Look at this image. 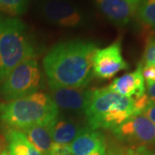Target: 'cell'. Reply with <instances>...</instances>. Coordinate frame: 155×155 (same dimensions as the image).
Instances as JSON below:
<instances>
[{
	"label": "cell",
	"mask_w": 155,
	"mask_h": 155,
	"mask_svg": "<svg viewBox=\"0 0 155 155\" xmlns=\"http://www.w3.org/2000/svg\"><path fill=\"white\" fill-rule=\"evenodd\" d=\"M97 49L84 40L62 41L52 47L43 59L50 88L86 87L94 77L92 63Z\"/></svg>",
	"instance_id": "6da1fadb"
},
{
	"label": "cell",
	"mask_w": 155,
	"mask_h": 155,
	"mask_svg": "<svg viewBox=\"0 0 155 155\" xmlns=\"http://www.w3.org/2000/svg\"><path fill=\"white\" fill-rule=\"evenodd\" d=\"M58 115L49 95L41 91L0 104V122L8 129L23 131L36 124H50Z\"/></svg>",
	"instance_id": "7a4b0ae2"
},
{
	"label": "cell",
	"mask_w": 155,
	"mask_h": 155,
	"mask_svg": "<svg viewBox=\"0 0 155 155\" xmlns=\"http://www.w3.org/2000/svg\"><path fill=\"white\" fill-rule=\"evenodd\" d=\"M84 115L91 129H114L131 116L140 115L134 100L110 91L108 87L91 90Z\"/></svg>",
	"instance_id": "3957f363"
},
{
	"label": "cell",
	"mask_w": 155,
	"mask_h": 155,
	"mask_svg": "<svg viewBox=\"0 0 155 155\" xmlns=\"http://www.w3.org/2000/svg\"><path fill=\"white\" fill-rule=\"evenodd\" d=\"M27 27L16 17L0 18V82L20 63L35 58Z\"/></svg>",
	"instance_id": "277c9868"
},
{
	"label": "cell",
	"mask_w": 155,
	"mask_h": 155,
	"mask_svg": "<svg viewBox=\"0 0 155 155\" xmlns=\"http://www.w3.org/2000/svg\"><path fill=\"white\" fill-rule=\"evenodd\" d=\"M41 73L35 58L20 63L2 81L0 86L1 98L8 102L22 98L39 91Z\"/></svg>",
	"instance_id": "5b68a950"
},
{
	"label": "cell",
	"mask_w": 155,
	"mask_h": 155,
	"mask_svg": "<svg viewBox=\"0 0 155 155\" xmlns=\"http://www.w3.org/2000/svg\"><path fill=\"white\" fill-rule=\"evenodd\" d=\"M112 132L119 140L136 147L155 143V124L142 115L131 116Z\"/></svg>",
	"instance_id": "8992f818"
},
{
	"label": "cell",
	"mask_w": 155,
	"mask_h": 155,
	"mask_svg": "<svg viewBox=\"0 0 155 155\" xmlns=\"http://www.w3.org/2000/svg\"><path fill=\"white\" fill-rule=\"evenodd\" d=\"M41 11L48 22L60 27L78 28L86 22L83 11L67 0H47Z\"/></svg>",
	"instance_id": "52a82bcc"
},
{
	"label": "cell",
	"mask_w": 155,
	"mask_h": 155,
	"mask_svg": "<svg viewBox=\"0 0 155 155\" xmlns=\"http://www.w3.org/2000/svg\"><path fill=\"white\" fill-rule=\"evenodd\" d=\"M128 68V65L122 54L121 41L104 48H97L93 57L92 70L95 77L100 79H109L117 72Z\"/></svg>",
	"instance_id": "ba28073f"
},
{
	"label": "cell",
	"mask_w": 155,
	"mask_h": 155,
	"mask_svg": "<svg viewBox=\"0 0 155 155\" xmlns=\"http://www.w3.org/2000/svg\"><path fill=\"white\" fill-rule=\"evenodd\" d=\"M50 97L59 111L84 113L88 103L91 90L85 87H55L50 88Z\"/></svg>",
	"instance_id": "9c48e42d"
},
{
	"label": "cell",
	"mask_w": 155,
	"mask_h": 155,
	"mask_svg": "<svg viewBox=\"0 0 155 155\" xmlns=\"http://www.w3.org/2000/svg\"><path fill=\"white\" fill-rule=\"evenodd\" d=\"M104 17L117 26L127 25L136 14L140 0H95Z\"/></svg>",
	"instance_id": "30bf717a"
},
{
	"label": "cell",
	"mask_w": 155,
	"mask_h": 155,
	"mask_svg": "<svg viewBox=\"0 0 155 155\" xmlns=\"http://www.w3.org/2000/svg\"><path fill=\"white\" fill-rule=\"evenodd\" d=\"M70 147L72 155H108L104 134L90 127L84 129Z\"/></svg>",
	"instance_id": "8fae6325"
},
{
	"label": "cell",
	"mask_w": 155,
	"mask_h": 155,
	"mask_svg": "<svg viewBox=\"0 0 155 155\" xmlns=\"http://www.w3.org/2000/svg\"><path fill=\"white\" fill-rule=\"evenodd\" d=\"M107 87L112 91L129 98L143 96L146 93V85L140 66L139 65L136 71L114 79Z\"/></svg>",
	"instance_id": "7c38bea8"
},
{
	"label": "cell",
	"mask_w": 155,
	"mask_h": 155,
	"mask_svg": "<svg viewBox=\"0 0 155 155\" xmlns=\"http://www.w3.org/2000/svg\"><path fill=\"white\" fill-rule=\"evenodd\" d=\"M49 127L53 141L66 145L72 143L85 128L77 121L59 115L50 123Z\"/></svg>",
	"instance_id": "4fadbf2b"
},
{
	"label": "cell",
	"mask_w": 155,
	"mask_h": 155,
	"mask_svg": "<svg viewBox=\"0 0 155 155\" xmlns=\"http://www.w3.org/2000/svg\"><path fill=\"white\" fill-rule=\"evenodd\" d=\"M41 155H49L53 144L49 124H36L22 131Z\"/></svg>",
	"instance_id": "5bb4252c"
},
{
	"label": "cell",
	"mask_w": 155,
	"mask_h": 155,
	"mask_svg": "<svg viewBox=\"0 0 155 155\" xmlns=\"http://www.w3.org/2000/svg\"><path fill=\"white\" fill-rule=\"evenodd\" d=\"M5 137L11 155H41L22 131L8 129Z\"/></svg>",
	"instance_id": "9a60e30c"
},
{
	"label": "cell",
	"mask_w": 155,
	"mask_h": 155,
	"mask_svg": "<svg viewBox=\"0 0 155 155\" xmlns=\"http://www.w3.org/2000/svg\"><path fill=\"white\" fill-rule=\"evenodd\" d=\"M136 15L142 24L155 29V0H140Z\"/></svg>",
	"instance_id": "2e32d148"
},
{
	"label": "cell",
	"mask_w": 155,
	"mask_h": 155,
	"mask_svg": "<svg viewBox=\"0 0 155 155\" xmlns=\"http://www.w3.org/2000/svg\"><path fill=\"white\" fill-rule=\"evenodd\" d=\"M28 0H0V11L12 17L22 15L28 7Z\"/></svg>",
	"instance_id": "e0dca14e"
},
{
	"label": "cell",
	"mask_w": 155,
	"mask_h": 155,
	"mask_svg": "<svg viewBox=\"0 0 155 155\" xmlns=\"http://www.w3.org/2000/svg\"><path fill=\"white\" fill-rule=\"evenodd\" d=\"M140 66H155V35H152L147 39L144 54Z\"/></svg>",
	"instance_id": "ac0fdd59"
},
{
	"label": "cell",
	"mask_w": 155,
	"mask_h": 155,
	"mask_svg": "<svg viewBox=\"0 0 155 155\" xmlns=\"http://www.w3.org/2000/svg\"><path fill=\"white\" fill-rule=\"evenodd\" d=\"M49 155H72L70 145L59 144L53 142Z\"/></svg>",
	"instance_id": "d6986e66"
},
{
	"label": "cell",
	"mask_w": 155,
	"mask_h": 155,
	"mask_svg": "<svg viewBox=\"0 0 155 155\" xmlns=\"http://www.w3.org/2000/svg\"><path fill=\"white\" fill-rule=\"evenodd\" d=\"M140 67L146 84H151L155 83V66H140Z\"/></svg>",
	"instance_id": "ffe728a7"
},
{
	"label": "cell",
	"mask_w": 155,
	"mask_h": 155,
	"mask_svg": "<svg viewBox=\"0 0 155 155\" xmlns=\"http://www.w3.org/2000/svg\"><path fill=\"white\" fill-rule=\"evenodd\" d=\"M121 155H155V152L147 149L146 147H138L128 149Z\"/></svg>",
	"instance_id": "44dd1931"
},
{
	"label": "cell",
	"mask_w": 155,
	"mask_h": 155,
	"mask_svg": "<svg viewBox=\"0 0 155 155\" xmlns=\"http://www.w3.org/2000/svg\"><path fill=\"white\" fill-rule=\"evenodd\" d=\"M142 116L147 117L149 121L155 124V104H151L146 110H145L142 114Z\"/></svg>",
	"instance_id": "7402d4cb"
},
{
	"label": "cell",
	"mask_w": 155,
	"mask_h": 155,
	"mask_svg": "<svg viewBox=\"0 0 155 155\" xmlns=\"http://www.w3.org/2000/svg\"><path fill=\"white\" fill-rule=\"evenodd\" d=\"M146 93L147 95L151 104H155V83L147 84Z\"/></svg>",
	"instance_id": "603a6c76"
},
{
	"label": "cell",
	"mask_w": 155,
	"mask_h": 155,
	"mask_svg": "<svg viewBox=\"0 0 155 155\" xmlns=\"http://www.w3.org/2000/svg\"><path fill=\"white\" fill-rule=\"evenodd\" d=\"M0 155H11V154H10V153H9L8 151L4 150V151H1V152H0Z\"/></svg>",
	"instance_id": "cb8c5ba5"
}]
</instances>
